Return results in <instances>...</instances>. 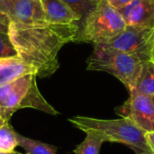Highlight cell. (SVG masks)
<instances>
[{"mask_svg":"<svg viewBox=\"0 0 154 154\" xmlns=\"http://www.w3.org/2000/svg\"><path fill=\"white\" fill-rule=\"evenodd\" d=\"M79 32V23L26 25L11 22L8 34L17 56L35 69L37 77L47 78L60 68L61 48L76 42Z\"/></svg>","mask_w":154,"mask_h":154,"instance_id":"obj_1","label":"cell"},{"mask_svg":"<svg viewBox=\"0 0 154 154\" xmlns=\"http://www.w3.org/2000/svg\"><path fill=\"white\" fill-rule=\"evenodd\" d=\"M69 122L86 134L93 132L100 134L106 142L125 144L136 154H152L145 139V132L129 118L99 119L76 116L69 118Z\"/></svg>","mask_w":154,"mask_h":154,"instance_id":"obj_2","label":"cell"},{"mask_svg":"<svg viewBox=\"0 0 154 154\" xmlns=\"http://www.w3.org/2000/svg\"><path fill=\"white\" fill-rule=\"evenodd\" d=\"M35 74L23 76L0 86V116L9 123L12 116L23 108H32L51 116L60 113L50 105L39 90Z\"/></svg>","mask_w":154,"mask_h":154,"instance_id":"obj_3","label":"cell"},{"mask_svg":"<svg viewBox=\"0 0 154 154\" xmlns=\"http://www.w3.org/2000/svg\"><path fill=\"white\" fill-rule=\"evenodd\" d=\"M126 27L119 11L102 0L79 24L76 42L105 44L118 36Z\"/></svg>","mask_w":154,"mask_h":154,"instance_id":"obj_4","label":"cell"},{"mask_svg":"<svg viewBox=\"0 0 154 154\" xmlns=\"http://www.w3.org/2000/svg\"><path fill=\"white\" fill-rule=\"evenodd\" d=\"M143 62L135 56L94 46V51L87 60V69L111 74L120 80L130 92L134 88Z\"/></svg>","mask_w":154,"mask_h":154,"instance_id":"obj_5","label":"cell"},{"mask_svg":"<svg viewBox=\"0 0 154 154\" xmlns=\"http://www.w3.org/2000/svg\"><path fill=\"white\" fill-rule=\"evenodd\" d=\"M97 47L119 51L137 57L142 61L152 60L154 55V28L126 25L125 29L107 43Z\"/></svg>","mask_w":154,"mask_h":154,"instance_id":"obj_6","label":"cell"},{"mask_svg":"<svg viewBox=\"0 0 154 154\" xmlns=\"http://www.w3.org/2000/svg\"><path fill=\"white\" fill-rule=\"evenodd\" d=\"M116 113L121 117L131 119L145 133L154 131V103L149 96L135 90L130 91L128 99L116 108Z\"/></svg>","mask_w":154,"mask_h":154,"instance_id":"obj_7","label":"cell"},{"mask_svg":"<svg viewBox=\"0 0 154 154\" xmlns=\"http://www.w3.org/2000/svg\"><path fill=\"white\" fill-rule=\"evenodd\" d=\"M0 11L6 14L11 22L17 23L35 25L48 23L40 0H20L0 5Z\"/></svg>","mask_w":154,"mask_h":154,"instance_id":"obj_8","label":"cell"},{"mask_svg":"<svg viewBox=\"0 0 154 154\" xmlns=\"http://www.w3.org/2000/svg\"><path fill=\"white\" fill-rule=\"evenodd\" d=\"M117 10L126 25L154 28V0H131Z\"/></svg>","mask_w":154,"mask_h":154,"instance_id":"obj_9","label":"cell"},{"mask_svg":"<svg viewBox=\"0 0 154 154\" xmlns=\"http://www.w3.org/2000/svg\"><path fill=\"white\" fill-rule=\"evenodd\" d=\"M48 23L80 24L81 17L62 0H40Z\"/></svg>","mask_w":154,"mask_h":154,"instance_id":"obj_10","label":"cell"},{"mask_svg":"<svg viewBox=\"0 0 154 154\" xmlns=\"http://www.w3.org/2000/svg\"><path fill=\"white\" fill-rule=\"evenodd\" d=\"M29 74L36 75L35 69L27 65L18 56L0 58V86Z\"/></svg>","mask_w":154,"mask_h":154,"instance_id":"obj_11","label":"cell"},{"mask_svg":"<svg viewBox=\"0 0 154 154\" xmlns=\"http://www.w3.org/2000/svg\"><path fill=\"white\" fill-rule=\"evenodd\" d=\"M133 90H135L141 94L149 96L151 97H154L153 60L143 61L142 63V67Z\"/></svg>","mask_w":154,"mask_h":154,"instance_id":"obj_12","label":"cell"},{"mask_svg":"<svg viewBox=\"0 0 154 154\" xmlns=\"http://www.w3.org/2000/svg\"><path fill=\"white\" fill-rule=\"evenodd\" d=\"M16 137L19 146L26 152V154H57V148L53 145L25 137L18 133Z\"/></svg>","mask_w":154,"mask_h":154,"instance_id":"obj_13","label":"cell"},{"mask_svg":"<svg viewBox=\"0 0 154 154\" xmlns=\"http://www.w3.org/2000/svg\"><path fill=\"white\" fill-rule=\"evenodd\" d=\"M86 134L85 140L76 146L73 152L75 154H99L102 144L106 143L103 136L93 132Z\"/></svg>","mask_w":154,"mask_h":154,"instance_id":"obj_14","label":"cell"},{"mask_svg":"<svg viewBox=\"0 0 154 154\" xmlns=\"http://www.w3.org/2000/svg\"><path fill=\"white\" fill-rule=\"evenodd\" d=\"M16 134L9 123L0 127V152H12L19 146Z\"/></svg>","mask_w":154,"mask_h":154,"instance_id":"obj_15","label":"cell"},{"mask_svg":"<svg viewBox=\"0 0 154 154\" xmlns=\"http://www.w3.org/2000/svg\"><path fill=\"white\" fill-rule=\"evenodd\" d=\"M62 1L65 2L67 5H69L81 17L80 23L99 3L95 0H62Z\"/></svg>","mask_w":154,"mask_h":154,"instance_id":"obj_16","label":"cell"},{"mask_svg":"<svg viewBox=\"0 0 154 154\" xmlns=\"http://www.w3.org/2000/svg\"><path fill=\"white\" fill-rule=\"evenodd\" d=\"M13 56H17V53L10 40L9 34L0 32V58Z\"/></svg>","mask_w":154,"mask_h":154,"instance_id":"obj_17","label":"cell"},{"mask_svg":"<svg viewBox=\"0 0 154 154\" xmlns=\"http://www.w3.org/2000/svg\"><path fill=\"white\" fill-rule=\"evenodd\" d=\"M10 23H11V20L8 17V15L0 11V32L8 33Z\"/></svg>","mask_w":154,"mask_h":154,"instance_id":"obj_18","label":"cell"},{"mask_svg":"<svg viewBox=\"0 0 154 154\" xmlns=\"http://www.w3.org/2000/svg\"><path fill=\"white\" fill-rule=\"evenodd\" d=\"M145 139L146 142L151 148L152 152H154V131L152 132H146L145 133Z\"/></svg>","mask_w":154,"mask_h":154,"instance_id":"obj_19","label":"cell"},{"mask_svg":"<svg viewBox=\"0 0 154 154\" xmlns=\"http://www.w3.org/2000/svg\"><path fill=\"white\" fill-rule=\"evenodd\" d=\"M111 5H113L116 9H120L124 5H125L127 3H129L131 0H106Z\"/></svg>","mask_w":154,"mask_h":154,"instance_id":"obj_20","label":"cell"},{"mask_svg":"<svg viewBox=\"0 0 154 154\" xmlns=\"http://www.w3.org/2000/svg\"><path fill=\"white\" fill-rule=\"evenodd\" d=\"M20 0H0V5H5V4H10V3H14Z\"/></svg>","mask_w":154,"mask_h":154,"instance_id":"obj_21","label":"cell"},{"mask_svg":"<svg viewBox=\"0 0 154 154\" xmlns=\"http://www.w3.org/2000/svg\"><path fill=\"white\" fill-rule=\"evenodd\" d=\"M0 154H23L19 152H16V151H14L12 152H0Z\"/></svg>","mask_w":154,"mask_h":154,"instance_id":"obj_22","label":"cell"},{"mask_svg":"<svg viewBox=\"0 0 154 154\" xmlns=\"http://www.w3.org/2000/svg\"><path fill=\"white\" fill-rule=\"evenodd\" d=\"M5 123H6V122H5V121H4V119H3V118L1 117V116H0V127H1V126H3Z\"/></svg>","mask_w":154,"mask_h":154,"instance_id":"obj_23","label":"cell"},{"mask_svg":"<svg viewBox=\"0 0 154 154\" xmlns=\"http://www.w3.org/2000/svg\"><path fill=\"white\" fill-rule=\"evenodd\" d=\"M95 1H97V2H101L102 0H95Z\"/></svg>","mask_w":154,"mask_h":154,"instance_id":"obj_24","label":"cell"},{"mask_svg":"<svg viewBox=\"0 0 154 154\" xmlns=\"http://www.w3.org/2000/svg\"><path fill=\"white\" fill-rule=\"evenodd\" d=\"M152 100H153V103H154V97H152Z\"/></svg>","mask_w":154,"mask_h":154,"instance_id":"obj_25","label":"cell"},{"mask_svg":"<svg viewBox=\"0 0 154 154\" xmlns=\"http://www.w3.org/2000/svg\"><path fill=\"white\" fill-rule=\"evenodd\" d=\"M153 60H154V55H153Z\"/></svg>","mask_w":154,"mask_h":154,"instance_id":"obj_26","label":"cell"},{"mask_svg":"<svg viewBox=\"0 0 154 154\" xmlns=\"http://www.w3.org/2000/svg\"><path fill=\"white\" fill-rule=\"evenodd\" d=\"M152 154H154V152H152Z\"/></svg>","mask_w":154,"mask_h":154,"instance_id":"obj_27","label":"cell"}]
</instances>
